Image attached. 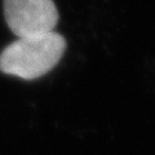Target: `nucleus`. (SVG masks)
<instances>
[{
	"label": "nucleus",
	"mask_w": 155,
	"mask_h": 155,
	"mask_svg": "<svg viewBox=\"0 0 155 155\" xmlns=\"http://www.w3.org/2000/svg\"><path fill=\"white\" fill-rule=\"evenodd\" d=\"M65 49L64 36L54 31L18 38L0 54V71L25 80L38 79L60 62Z\"/></svg>",
	"instance_id": "nucleus-1"
},
{
	"label": "nucleus",
	"mask_w": 155,
	"mask_h": 155,
	"mask_svg": "<svg viewBox=\"0 0 155 155\" xmlns=\"http://www.w3.org/2000/svg\"><path fill=\"white\" fill-rule=\"evenodd\" d=\"M4 16L18 38L52 32L58 21L53 0H4Z\"/></svg>",
	"instance_id": "nucleus-2"
}]
</instances>
